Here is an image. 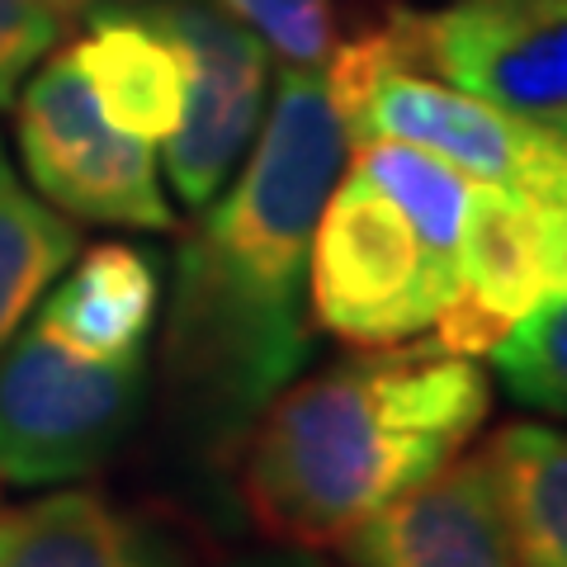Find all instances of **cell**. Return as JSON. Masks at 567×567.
I'll return each instance as SVG.
<instances>
[{
	"mask_svg": "<svg viewBox=\"0 0 567 567\" xmlns=\"http://www.w3.org/2000/svg\"><path fill=\"white\" fill-rule=\"evenodd\" d=\"M76 223L33 194L0 142V350L76 260Z\"/></svg>",
	"mask_w": 567,
	"mask_h": 567,
	"instance_id": "cell-14",
	"label": "cell"
},
{
	"mask_svg": "<svg viewBox=\"0 0 567 567\" xmlns=\"http://www.w3.org/2000/svg\"><path fill=\"white\" fill-rule=\"evenodd\" d=\"M91 85L100 114L142 142H166L185 110V66L166 33L142 20L137 6H100L85 33L66 48Z\"/></svg>",
	"mask_w": 567,
	"mask_h": 567,
	"instance_id": "cell-12",
	"label": "cell"
},
{
	"mask_svg": "<svg viewBox=\"0 0 567 567\" xmlns=\"http://www.w3.org/2000/svg\"><path fill=\"white\" fill-rule=\"evenodd\" d=\"M14 142L39 199L71 223L171 233L156 147L100 114L71 52H48L14 95Z\"/></svg>",
	"mask_w": 567,
	"mask_h": 567,
	"instance_id": "cell-5",
	"label": "cell"
},
{
	"mask_svg": "<svg viewBox=\"0 0 567 567\" xmlns=\"http://www.w3.org/2000/svg\"><path fill=\"white\" fill-rule=\"evenodd\" d=\"M147 406V360H85L39 327L0 350V483L52 487L104 468Z\"/></svg>",
	"mask_w": 567,
	"mask_h": 567,
	"instance_id": "cell-4",
	"label": "cell"
},
{
	"mask_svg": "<svg viewBox=\"0 0 567 567\" xmlns=\"http://www.w3.org/2000/svg\"><path fill=\"white\" fill-rule=\"evenodd\" d=\"M218 567H327V563L317 558L312 548H284V544H275V548H260V554H237V558H227Z\"/></svg>",
	"mask_w": 567,
	"mask_h": 567,
	"instance_id": "cell-20",
	"label": "cell"
},
{
	"mask_svg": "<svg viewBox=\"0 0 567 567\" xmlns=\"http://www.w3.org/2000/svg\"><path fill=\"white\" fill-rule=\"evenodd\" d=\"M354 171L369 175L388 199H393L406 223L416 227V237L431 246L440 260L458 265V237H464L473 181L445 166L440 156L406 147L393 137H369L354 142Z\"/></svg>",
	"mask_w": 567,
	"mask_h": 567,
	"instance_id": "cell-15",
	"label": "cell"
},
{
	"mask_svg": "<svg viewBox=\"0 0 567 567\" xmlns=\"http://www.w3.org/2000/svg\"><path fill=\"white\" fill-rule=\"evenodd\" d=\"M66 14L58 0H0V110H10L29 71L58 48Z\"/></svg>",
	"mask_w": 567,
	"mask_h": 567,
	"instance_id": "cell-18",
	"label": "cell"
},
{
	"mask_svg": "<svg viewBox=\"0 0 567 567\" xmlns=\"http://www.w3.org/2000/svg\"><path fill=\"white\" fill-rule=\"evenodd\" d=\"M520 567H567V431L506 425L487 445Z\"/></svg>",
	"mask_w": 567,
	"mask_h": 567,
	"instance_id": "cell-13",
	"label": "cell"
},
{
	"mask_svg": "<svg viewBox=\"0 0 567 567\" xmlns=\"http://www.w3.org/2000/svg\"><path fill=\"white\" fill-rule=\"evenodd\" d=\"M487 412L492 383L473 354L364 346L260 412L237 454L241 506L270 544L336 548L458 458Z\"/></svg>",
	"mask_w": 567,
	"mask_h": 567,
	"instance_id": "cell-2",
	"label": "cell"
},
{
	"mask_svg": "<svg viewBox=\"0 0 567 567\" xmlns=\"http://www.w3.org/2000/svg\"><path fill=\"white\" fill-rule=\"evenodd\" d=\"M162 312V265L133 241H100L76 256L71 275L33 317L48 341L85 354V360H137Z\"/></svg>",
	"mask_w": 567,
	"mask_h": 567,
	"instance_id": "cell-11",
	"label": "cell"
},
{
	"mask_svg": "<svg viewBox=\"0 0 567 567\" xmlns=\"http://www.w3.org/2000/svg\"><path fill=\"white\" fill-rule=\"evenodd\" d=\"M0 567H185V548L104 492H48L0 511Z\"/></svg>",
	"mask_w": 567,
	"mask_h": 567,
	"instance_id": "cell-10",
	"label": "cell"
},
{
	"mask_svg": "<svg viewBox=\"0 0 567 567\" xmlns=\"http://www.w3.org/2000/svg\"><path fill=\"white\" fill-rule=\"evenodd\" d=\"M185 66V110L166 137L171 189L189 213L208 208L251 147L270 95V48L208 0H142Z\"/></svg>",
	"mask_w": 567,
	"mask_h": 567,
	"instance_id": "cell-6",
	"label": "cell"
},
{
	"mask_svg": "<svg viewBox=\"0 0 567 567\" xmlns=\"http://www.w3.org/2000/svg\"><path fill=\"white\" fill-rule=\"evenodd\" d=\"M506 393L567 421V298H544L492 346Z\"/></svg>",
	"mask_w": 567,
	"mask_h": 567,
	"instance_id": "cell-16",
	"label": "cell"
},
{
	"mask_svg": "<svg viewBox=\"0 0 567 567\" xmlns=\"http://www.w3.org/2000/svg\"><path fill=\"white\" fill-rule=\"evenodd\" d=\"M412 33L421 71L567 147V0H450Z\"/></svg>",
	"mask_w": 567,
	"mask_h": 567,
	"instance_id": "cell-7",
	"label": "cell"
},
{
	"mask_svg": "<svg viewBox=\"0 0 567 567\" xmlns=\"http://www.w3.org/2000/svg\"><path fill=\"white\" fill-rule=\"evenodd\" d=\"M529 218L539 233V265L548 298H567V147L525 189Z\"/></svg>",
	"mask_w": 567,
	"mask_h": 567,
	"instance_id": "cell-19",
	"label": "cell"
},
{
	"mask_svg": "<svg viewBox=\"0 0 567 567\" xmlns=\"http://www.w3.org/2000/svg\"><path fill=\"white\" fill-rule=\"evenodd\" d=\"M100 6H133V0H58V10L66 14H91V10H100Z\"/></svg>",
	"mask_w": 567,
	"mask_h": 567,
	"instance_id": "cell-21",
	"label": "cell"
},
{
	"mask_svg": "<svg viewBox=\"0 0 567 567\" xmlns=\"http://www.w3.org/2000/svg\"><path fill=\"white\" fill-rule=\"evenodd\" d=\"M289 66H322L336 48V0H218Z\"/></svg>",
	"mask_w": 567,
	"mask_h": 567,
	"instance_id": "cell-17",
	"label": "cell"
},
{
	"mask_svg": "<svg viewBox=\"0 0 567 567\" xmlns=\"http://www.w3.org/2000/svg\"><path fill=\"white\" fill-rule=\"evenodd\" d=\"M341 156L346 133L322 66H284L251 162L181 241L162 406L194 468L237 464L260 412L308 360V251Z\"/></svg>",
	"mask_w": 567,
	"mask_h": 567,
	"instance_id": "cell-1",
	"label": "cell"
},
{
	"mask_svg": "<svg viewBox=\"0 0 567 567\" xmlns=\"http://www.w3.org/2000/svg\"><path fill=\"white\" fill-rule=\"evenodd\" d=\"M458 265L416 237L406 213L360 171L331 185L312 227L308 303L346 346H398L431 331L454 303Z\"/></svg>",
	"mask_w": 567,
	"mask_h": 567,
	"instance_id": "cell-3",
	"label": "cell"
},
{
	"mask_svg": "<svg viewBox=\"0 0 567 567\" xmlns=\"http://www.w3.org/2000/svg\"><path fill=\"white\" fill-rule=\"evenodd\" d=\"M336 548L350 567H520L487 450L450 458Z\"/></svg>",
	"mask_w": 567,
	"mask_h": 567,
	"instance_id": "cell-8",
	"label": "cell"
},
{
	"mask_svg": "<svg viewBox=\"0 0 567 567\" xmlns=\"http://www.w3.org/2000/svg\"><path fill=\"white\" fill-rule=\"evenodd\" d=\"M544 298L539 233L525 194L473 185L458 237V293L435 317V341L454 354H487Z\"/></svg>",
	"mask_w": 567,
	"mask_h": 567,
	"instance_id": "cell-9",
	"label": "cell"
}]
</instances>
